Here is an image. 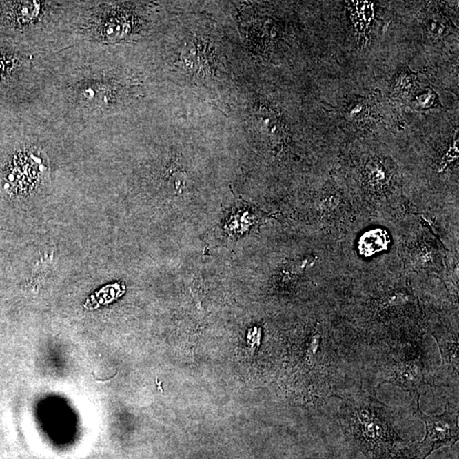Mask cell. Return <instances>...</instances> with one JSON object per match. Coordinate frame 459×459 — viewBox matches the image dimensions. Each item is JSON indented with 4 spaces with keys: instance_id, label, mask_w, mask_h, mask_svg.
<instances>
[{
    "instance_id": "3957f363",
    "label": "cell",
    "mask_w": 459,
    "mask_h": 459,
    "mask_svg": "<svg viewBox=\"0 0 459 459\" xmlns=\"http://www.w3.org/2000/svg\"><path fill=\"white\" fill-rule=\"evenodd\" d=\"M359 429H355L354 438L357 444L367 453L373 454L378 458H388L393 453V448L402 447V440L398 438L395 432L389 429L384 422H359L356 424Z\"/></svg>"
},
{
    "instance_id": "6da1fadb",
    "label": "cell",
    "mask_w": 459,
    "mask_h": 459,
    "mask_svg": "<svg viewBox=\"0 0 459 459\" xmlns=\"http://www.w3.org/2000/svg\"><path fill=\"white\" fill-rule=\"evenodd\" d=\"M417 415L425 422L426 427L425 439L417 449L418 459H425L434 451L458 442V411L447 409L440 415H427L420 409V404H418Z\"/></svg>"
},
{
    "instance_id": "7a4b0ae2",
    "label": "cell",
    "mask_w": 459,
    "mask_h": 459,
    "mask_svg": "<svg viewBox=\"0 0 459 459\" xmlns=\"http://www.w3.org/2000/svg\"><path fill=\"white\" fill-rule=\"evenodd\" d=\"M380 385L389 382L399 386L420 404V396L427 389L425 367L421 356L416 358H391L382 367Z\"/></svg>"
},
{
    "instance_id": "277c9868",
    "label": "cell",
    "mask_w": 459,
    "mask_h": 459,
    "mask_svg": "<svg viewBox=\"0 0 459 459\" xmlns=\"http://www.w3.org/2000/svg\"><path fill=\"white\" fill-rule=\"evenodd\" d=\"M386 238L382 232H371L364 236L363 249L367 254L378 252L386 245Z\"/></svg>"
}]
</instances>
